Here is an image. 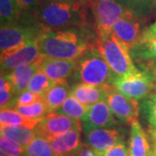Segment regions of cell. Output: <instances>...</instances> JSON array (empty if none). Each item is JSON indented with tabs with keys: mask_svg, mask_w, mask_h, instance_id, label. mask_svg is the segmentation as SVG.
Returning a JSON list of instances; mask_svg holds the SVG:
<instances>
[{
	"mask_svg": "<svg viewBox=\"0 0 156 156\" xmlns=\"http://www.w3.org/2000/svg\"><path fill=\"white\" fill-rule=\"evenodd\" d=\"M140 113L149 126L156 127V92H153L140 101Z\"/></svg>",
	"mask_w": 156,
	"mask_h": 156,
	"instance_id": "cell-27",
	"label": "cell"
},
{
	"mask_svg": "<svg viewBox=\"0 0 156 156\" xmlns=\"http://www.w3.org/2000/svg\"><path fill=\"white\" fill-rule=\"evenodd\" d=\"M95 48L117 76H125L140 70L134 64L129 49L118 41L112 33L97 37Z\"/></svg>",
	"mask_w": 156,
	"mask_h": 156,
	"instance_id": "cell-4",
	"label": "cell"
},
{
	"mask_svg": "<svg viewBox=\"0 0 156 156\" xmlns=\"http://www.w3.org/2000/svg\"><path fill=\"white\" fill-rule=\"evenodd\" d=\"M105 101L120 122L131 124L138 120L140 114L138 101L125 95L115 86L108 87Z\"/></svg>",
	"mask_w": 156,
	"mask_h": 156,
	"instance_id": "cell-6",
	"label": "cell"
},
{
	"mask_svg": "<svg viewBox=\"0 0 156 156\" xmlns=\"http://www.w3.org/2000/svg\"><path fill=\"white\" fill-rule=\"evenodd\" d=\"M147 134L149 136L152 143V149L156 150V127L149 126L147 128Z\"/></svg>",
	"mask_w": 156,
	"mask_h": 156,
	"instance_id": "cell-36",
	"label": "cell"
},
{
	"mask_svg": "<svg viewBox=\"0 0 156 156\" xmlns=\"http://www.w3.org/2000/svg\"><path fill=\"white\" fill-rule=\"evenodd\" d=\"M81 120H76L55 112H51L40 121L35 128L36 134L49 140L71 130H82Z\"/></svg>",
	"mask_w": 156,
	"mask_h": 156,
	"instance_id": "cell-7",
	"label": "cell"
},
{
	"mask_svg": "<svg viewBox=\"0 0 156 156\" xmlns=\"http://www.w3.org/2000/svg\"><path fill=\"white\" fill-rule=\"evenodd\" d=\"M0 156H8V155H7L6 154H5V153H4L3 151L0 150Z\"/></svg>",
	"mask_w": 156,
	"mask_h": 156,
	"instance_id": "cell-40",
	"label": "cell"
},
{
	"mask_svg": "<svg viewBox=\"0 0 156 156\" xmlns=\"http://www.w3.org/2000/svg\"><path fill=\"white\" fill-rule=\"evenodd\" d=\"M76 0H41V2H50V3H61V2H73Z\"/></svg>",
	"mask_w": 156,
	"mask_h": 156,
	"instance_id": "cell-38",
	"label": "cell"
},
{
	"mask_svg": "<svg viewBox=\"0 0 156 156\" xmlns=\"http://www.w3.org/2000/svg\"><path fill=\"white\" fill-rule=\"evenodd\" d=\"M14 109L17 110L19 114L23 115V116L30 118V119H33V120H42L48 114H50L48 107L44 102L43 97L30 105L17 106L14 108Z\"/></svg>",
	"mask_w": 156,
	"mask_h": 156,
	"instance_id": "cell-25",
	"label": "cell"
},
{
	"mask_svg": "<svg viewBox=\"0 0 156 156\" xmlns=\"http://www.w3.org/2000/svg\"><path fill=\"white\" fill-rule=\"evenodd\" d=\"M40 121L23 116L14 108H1L0 111V126H24L35 129Z\"/></svg>",
	"mask_w": 156,
	"mask_h": 156,
	"instance_id": "cell-19",
	"label": "cell"
},
{
	"mask_svg": "<svg viewBox=\"0 0 156 156\" xmlns=\"http://www.w3.org/2000/svg\"><path fill=\"white\" fill-rule=\"evenodd\" d=\"M88 4L82 0L73 2H41L34 16L45 29L64 30L88 26Z\"/></svg>",
	"mask_w": 156,
	"mask_h": 156,
	"instance_id": "cell-2",
	"label": "cell"
},
{
	"mask_svg": "<svg viewBox=\"0 0 156 156\" xmlns=\"http://www.w3.org/2000/svg\"><path fill=\"white\" fill-rule=\"evenodd\" d=\"M0 150L8 156H23L24 147L5 136H0Z\"/></svg>",
	"mask_w": 156,
	"mask_h": 156,
	"instance_id": "cell-30",
	"label": "cell"
},
{
	"mask_svg": "<svg viewBox=\"0 0 156 156\" xmlns=\"http://www.w3.org/2000/svg\"><path fill=\"white\" fill-rule=\"evenodd\" d=\"M22 11L33 12L40 5L41 0H15Z\"/></svg>",
	"mask_w": 156,
	"mask_h": 156,
	"instance_id": "cell-34",
	"label": "cell"
},
{
	"mask_svg": "<svg viewBox=\"0 0 156 156\" xmlns=\"http://www.w3.org/2000/svg\"><path fill=\"white\" fill-rule=\"evenodd\" d=\"M89 108V106L83 104L70 94L65 101L62 103V105L58 108L55 113L70 117L76 120H82L84 115L88 112Z\"/></svg>",
	"mask_w": 156,
	"mask_h": 156,
	"instance_id": "cell-22",
	"label": "cell"
},
{
	"mask_svg": "<svg viewBox=\"0 0 156 156\" xmlns=\"http://www.w3.org/2000/svg\"><path fill=\"white\" fill-rule=\"evenodd\" d=\"M130 55L136 64L156 60V39L137 43L130 49Z\"/></svg>",
	"mask_w": 156,
	"mask_h": 156,
	"instance_id": "cell-21",
	"label": "cell"
},
{
	"mask_svg": "<svg viewBox=\"0 0 156 156\" xmlns=\"http://www.w3.org/2000/svg\"><path fill=\"white\" fill-rule=\"evenodd\" d=\"M114 86L120 92L140 101L154 92L149 76L143 70L125 76H117Z\"/></svg>",
	"mask_w": 156,
	"mask_h": 156,
	"instance_id": "cell-8",
	"label": "cell"
},
{
	"mask_svg": "<svg viewBox=\"0 0 156 156\" xmlns=\"http://www.w3.org/2000/svg\"><path fill=\"white\" fill-rule=\"evenodd\" d=\"M138 17L145 18L154 6V0H117Z\"/></svg>",
	"mask_w": 156,
	"mask_h": 156,
	"instance_id": "cell-28",
	"label": "cell"
},
{
	"mask_svg": "<svg viewBox=\"0 0 156 156\" xmlns=\"http://www.w3.org/2000/svg\"><path fill=\"white\" fill-rule=\"evenodd\" d=\"M23 156H56L52 150L50 140L36 134L28 145L24 147Z\"/></svg>",
	"mask_w": 156,
	"mask_h": 156,
	"instance_id": "cell-23",
	"label": "cell"
},
{
	"mask_svg": "<svg viewBox=\"0 0 156 156\" xmlns=\"http://www.w3.org/2000/svg\"><path fill=\"white\" fill-rule=\"evenodd\" d=\"M108 86H94L85 83H76L71 87V95L86 106L105 101Z\"/></svg>",
	"mask_w": 156,
	"mask_h": 156,
	"instance_id": "cell-15",
	"label": "cell"
},
{
	"mask_svg": "<svg viewBox=\"0 0 156 156\" xmlns=\"http://www.w3.org/2000/svg\"><path fill=\"white\" fill-rule=\"evenodd\" d=\"M156 39V21L152 23L148 27H147L145 31L142 34L140 41H148V40H155Z\"/></svg>",
	"mask_w": 156,
	"mask_h": 156,
	"instance_id": "cell-35",
	"label": "cell"
},
{
	"mask_svg": "<svg viewBox=\"0 0 156 156\" xmlns=\"http://www.w3.org/2000/svg\"><path fill=\"white\" fill-rule=\"evenodd\" d=\"M96 34L89 26L64 30L46 29L37 40L41 55L45 57L78 60L91 48L95 47Z\"/></svg>",
	"mask_w": 156,
	"mask_h": 156,
	"instance_id": "cell-1",
	"label": "cell"
},
{
	"mask_svg": "<svg viewBox=\"0 0 156 156\" xmlns=\"http://www.w3.org/2000/svg\"><path fill=\"white\" fill-rule=\"evenodd\" d=\"M154 7L156 9V0H154Z\"/></svg>",
	"mask_w": 156,
	"mask_h": 156,
	"instance_id": "cell-41",
	"label": "cell"
},
{
	"mask_svg": "<svg viewBox=\"0 0 156 156\" xmlns=\"http://www.w3.org/2000/svg\"><path fill=\"white\" fill-rule=\"evenodd\" d=\"M137 67L140 69L143 70L149 76L153 84L154 92H156V60H151L138 63Z\"/></svg>",
	"mask_w": 156,
	"mask_h": 156,
	"instance_id": "cell-32",
	"label": "cell"
},
{
	"mask_svg": "<svg viewBox=\"0 0 156 156\" xmlns=\"http://www.w3.org/2000/svg\"><path fill=\"white\" fill-rule=\"evenodd\" d=\"M15 93L10 81L4 76L0 77V107L1 108H9L11 102L15 97Z\"/></svg>",
	"mask_w": 156,
	"mask_h": 156,
	"instance_id": "cell-29",
	"label": "cell"
},
{
	"mask_svg": "<svg viewBox=\"0 0 156 156\" xmlns=\"http://www.w3.org/2000/svg\"><path fill=\"white\" fill-rule=\"evenodd\" d=\"M150 156H156V150H155V149H152V153H151Z\"/></svg>",
	"mask_w": 156,
	"mask_h": 156,
	"instance_id": "cell-39",
	"label": "cell"
},
{
	"mask_svg": "<svg viewBox=\"0 0 156 156\" xmlns=\"http://www.w3.org/2000/svg\"><path fill=\"white\" fill-rule=\"evenodd\" d=\"M0 134L17 141L23 147L28 145L36 136L34 129L24 126H0Z\"/></svg>",
	"mask_w": 156,
	"mask_h": 156,
	"instance_id": "cell-20",
	"label": "cell"
},
{
	"mask_svg": "<svg viewBox=\"0 0 156 156\" xmlns=\"http://www.w3.org/2000/svg\"><path fill=\"white\" fill-rule=\"evenodd\" d=\"M87 4L94 17L97 37L112 33L113 26L121 18L133 12L117 0H89Z\"/></svg>",
	"mask_w": 156,
	"mask_h": 156,
	"instance_id": "cell-5",
	"label": "cell"
},
{
	"mask_svg": "<svg viewBox=\"0 0 156 156\" xmlns=\"http://www.w3.org/2000/svg\"><path fill=\"white\" fill-rule=\"evenodd\" d=\"M43 58L44 56L41 55L39 51L37 42L31 43L21 50L1 58V75L8 74L13 69L23 65L41 61Z\"/></svg>",
	"mask_w": 156,
	"mask_h": 156,
	"instance_id": "cell-12",
	"label": "cell"
},
{
	"mask_svg": "<svg viewBox=\"0 0 156 156\" xmlns=\"http://www.w3.org/2000/svg\"><path fill=\"white\" fill-rule=\"evenodd\" d=\"M78 65V60H64L44 56L40 69L54 82L67 81L72 77Z\"/></svg>",
	"mask_w": 156,
	"mask_h": 156,
	"instance_id": "cell-13",
	"label": "cell"
},
{
	"mask_svg": "<svg viewBox=\"0 0 156 156\" xmlns=\"http://www.w3.org/2000/svg\"><path fill=\"white\" fill-rule=\"evenodd\" d=\"M76 156H97V154L91 148H89L88 146L85 145L83 143V145L82 146V147L80 148V150Z\"/></svg>",
	"mask_w": 156,
	"mask_h": 156,
	"instance_id": "cell-37",
	"label": "cell"
},
{
	"mask_svg": "<svg viewBox=\"0 0 156 156\" xmlns=\"http://www.w3.org/2000/svg\"><path fill=\"white\" fill-rule=\"evenodd\" d=\"M128 156H132V155H131V154H129V155H128Z\"/></svg>",
	"mask_w": 156,
	"mask_h": 156,
	"instance_id": "cell-43",
	"label": "cell"
},
{
	"mask_svg": "<svg viewBox=\"0 0 156 156\" xmlns=\"http://www.w3.org/2000/svg\"><path fill=\"white\" fill-rule=\"evenodd\" d=\"M22 12L15 0H0L1 25L17 23Z\"/></svg>",
	"mask_w": 156,
	"mask_h": 156,
	"instance_id": "cell-24",
	"label": "cell"
},
{
	"mask_svg": "<svg viewBox=\"0 0 156 156\" xmlns=\"http://www.w3.org/2000/svg\"><path fill=\"white\" fill-rule=\"evenodd\" d=\"M82 130H71L50 140L56 156H76L83 145L81 141Z\"/></svg>",
	"mask_w": 156,
	"mask_h": 156,
	"instance_id": "cell-14",
	"label": "cell"
},
{
	"mask_svg": "<svg viewBox=\"0 0 156 156\" xmlns=\"http://www.w3.org/2000/svg\"><path fill=\"white\" fill-rule=\"evenodd\" d=\"M122 141H124L123 135L116 128H98L84 133V144L96 154L105 152Z\"/></svg>",
	"mask_w": 156,
	"mask_h": 156,
	"instance_id": "cell-11",
	"label": "cell"
},
{
	"mask_svg": "<svg viewBox=\"0 0 156 156\" xmlns=\"http://www.w3.org/2000/svg\"><path fill=\"white\" fill-rule=\"evenodd\" d=\"M71 93V88L67 81L56 82L44 95L43 99L50 113L55 112L65 101Z\"/></svg>",
	"mask_w": 156,
	"mask_h": 156,
	"instance_id": "cell-18",
	"label": "cell"
},
{
	"mask_svg": "<svg viewBox=\"0 0 156 156\" xmlns=\"http://www.w3.org/2000/svg\"><path fill=\"white\" fill-rule=\"evenodd\" d=\"M56 82L52 81L40 69L35 73L29 83L28 88L26 90L33 92L37 95L43 97V95L51 88V86Z\"/></svg>",
	"mask_w": 156,
	"mask_h": 156,
	"instance_id": "cell-26",
	"label": "cell"
},
{
	"mask_svg": "<svg viewBox=\"0 0 156 156\" xmlns=\"http://www.w3.org/2000/svg\"><path fill=\"white\" fill-rule=\"evenodd\" d=\"M146 29L144 18L132 12L121 18L113 26L112 34L130 50L133 46L139 43Z\"/></svg>",
	"mask_w": 156,
	"mask_h": 156,
	"instance_id": "cell-9",
	"label": "cell"
},
{
	"mask_svg": "<svg viewBox=\"0 0 156 156\" xmlns=\"http://www.w3.org/2000/svg\"><path fill=\"white\" fill-rule=\"evenodd\" d=\"M42 60L18 67L8 74L4 75L12 85L15 95H18L27 89L30 79L40 69V63Z\"/></svg>",
	"mask_w": 156,
	"mask_h": 156,
	"instance_id": "cell-16",
	"label": "cell"
},
{
	"mask_svg": "<svg viewBox=\"0 0 156 156\" xmlns=\"http://www.w3.org/2000/svg\"><path fill=\"white\" fill-rule=\"evenodd\" d=\"M129 152L132 156H150L152 153L147 134L142 129L139 121L136 120L130 124Z\"/></svg>",
	"mask_w": 156,
	"mask_h": 156,
	"instance_id": "cell-17",
	"label": "cell"
},
{
	"mask_svg": "<svg viewBox=\"0 0 156 156\" xmlns=\"http://www.w3.org/2000/svg\"><path fill=\"white\" fill-rule=\"evenodd\" d=\"M81 122L84 133L98 128H113L121 123L105 101H99L89 107Z\"/></svg>",
	"mask_w": 156,
	"mask_h": 156,
	"instance_id": "cell-10",
	"label": "cell"
},
{
	"mask_svg": "<svg viewBox=\"0 0 156 156\" xmlns=\"http://www.w3.org/2000/svg\"><path fill=\"white\" fill-rule=\"evenodd\" d=\"M41 98L42 96L37 95L33 92H30L29 90H25L22 93L15 95V97L13 98L9 106V108H14L17 106H28Z\"/></svg>",
	"mask_w": 156,
	"mask_h": 156,
	"instance_id": "cell-31",
	"label": "cell"
},
{
	"mask_svg": "<svg viewBox=\"0 0 156 156\" xmlns=\"http://www.w3.org/2000/svg\"><path fill=\"white\" fill-rule=\"evenodd\" d=\"M129 154V147L126 145L124 141H122L105 152L98 154L97 156H128Z\"/></svg>",
	"mask_w": 156,
	"mask_h": 156,
	"instance_id": "cell-33",
	"label": "cell"
},
{
	"mask_svg": "<svg viewBox=\"0 0 156 156\" xmlns=\"http://www.w3.org/2000/svg\"><path fill=\"white\" fill-rule=\"evenodd\" d=\"M82 1H84V2H86V3H88V1H89V0H82Z\"/></svg>",
	"mask_w": 156,
	"mask_h": 156,
	"instance_id": "cell-42",
	"label": "cell"
},
{
	"mask_svg": "<svg viewBox=\"0 0 156 156\" xmlns=\"http://www.w3.org/2000/svg\"><path fill=\"white\" fill-rule=\"evenodd\" d=\"M116 77L95 47L89 49L78 59L77 69L72 76L76 83L94 86H114Z\"/></svg>",
	"mask_w": 156,
	"mask_h": 156,
	"instance_id": "cell-3",
	"label": "cell"
}]
</instances>
